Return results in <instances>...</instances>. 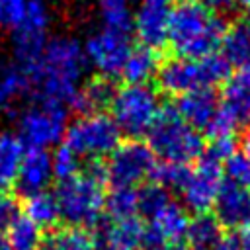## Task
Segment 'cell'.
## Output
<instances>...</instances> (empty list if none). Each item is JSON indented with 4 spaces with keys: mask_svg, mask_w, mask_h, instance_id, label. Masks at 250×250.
I'll return each mask as SVG.
<instances>
[{
    "mask_svg": "<svg viewBox=\"0 0 250 250\" xmlns=\"http://www.w3.org/2000/svg\"><path fill=\"white\" fill-rule=\"evenodd\" d=\"M230 74V64L223 55H209L203 59H182L174 57L160 64L156 80L162 92L170 96H184L201 88H213L225 82Z\"/></svg>",
    "mask_w": 250,
    "mask_h": 250,
    "instance_id": "5",
    "label": "cell"
},
{
    "mask_svg": "<svg viewBox=\"0 0 250 250\" xmlns=\"http://www.w3.org/2000/svg\"><path fill=\"white\" fill-rule=\"evenodd\" d=\"M23 152V143L16 133L0 131V191H8L16 184Z\"/></svg>",
    "mask_w": 250,
    "mask_h": 250,
    "instance_id": "23",
    "label": "cell"
},
{
    "mask_svg": "<svg viewBox=\"0 0 250 250\" xmlns=\"http://www.w3.org/2000/svg\"><path fill=\"white\" fill-rule=\"evenodd\" d=\"M111 221H123L137 217V189L135 188H113L109 195H105V207Z\"/></svg>",
    "mask_w": 250,
    "mask_h": 250,
    "instance_id": "29",
    "label": "cell"
},
{
    "mask_svg": "<svg viewBox=\"0 0 250 250\" xmlns=\"http://www.w3.org/2000/svg\"><path fill=\"white\" fill-rule=\"evenodd\" d=\"M197 2L203 4L211 12H225V10H230L236 4V0H197Z\"/></svg>",
    "mask_w": 250,
    "mask_h": 250,
    "instance_id": "39",
    "label": "cell"
},
{
    "mask_svg": "<svg viewBox=\"0 0 250 250\" xmlns=\"http://www.w3.org/2000/svg\"><path fill=\"white\" fill-rule=\"evenodd\" d=\"M0 250H12V248H10V244H8V240H6V236H4V234H0Z\"/></svg>",
    "mask_w": 250,
    "mask_h": 250,
    "instance_id": "41",
    "label": "cell"
},
{
    "mask_svg": "<svg viewBox=\"0 0 250 250\" xmlns=\"http://www.w3.org/2000/svg\"><path fill=\"white\" fill-rule=\"evenodd\" d=\"M6 240L12 250H41L43 234L37 225H33L25 215H18V219L6 229Z\"/></svg>",
    "mask_w": 250,
    "mask_h": 250,
    "instance_id": "27",
    "label": "cell"
},
{
    "mask_svg": "<svg viewBox=\"0 0 250 250\" xmlns=\"http://www.w3.org/2000/svg\"><path fill=\"white\" fill-rule=\"evenodd\" d=\"M145 234V225L137 219H123V221H107L100 225L94 238L96 250H141Z\"/></svg>",
    "mask_w": 250,
    "mask_h": 250,
    "instance_id": "15",
    "label": "cell"
},
{
    "mask_svg": "<svg viewBox=\"0 0 250 250\" xmlns=\"http://www.w3.org/2000/svg\"><path fill=\"white\" fill-rule=\"evenodd\" d=\"M51 162H53V176L59 182H64V180H68V178H72L80 172L82 158L72 148L62 145L51 154Z\"/></svg>",
    "mask_w": 250,
    "mask_h": 250,
    "instance_id": "32",
    "label": "cell"
},
{
    "mask_svg": "<svg viewBox=\"0 0 250 250\" xmlns=\"http://www.w3.org/2000/svg\"><path fill=\"white\" fill-rule=\"evenodd\" d=\"M225 176L230 184L242 186L250 189V162L242 152H234L225 160Z\"/></svg>",
    "mask_w": 250,
    "mask_h": 250,
    "instance_id": "33",
    "label": "cell"
},
{
    "mask_svg": "<svg viewBox=\"0 0 250 250\" xmlns=\"http://www.w3.org/2000/svg\"><path fill=\"white\" fill-rule=\"evenodd\" d=\"M41 250H96L92 234L84 229H62L53 232L47 240H43Z\"/></svg>",
    "mask_w": 250,
    "mask_h": 250,
    "instance_id": "28",
    "label": "cell"
},
{
    "mask_svg": "<svg viewBox=\"0 0 250 250\" xmlns=\"http://www.w3.org/2000/svg\"><path fill=\"white\" fill-rule=\"evenodd\" d=\"M121 143V131L104 111L82 113L72 123H68L64 133V145L72 148L80 158H102L109 156Z\"/></svg>",
    "mask_w": 250,
    "mask_h": 250,
    "instance_id": "7",
    "label": "cell"
},
{
    "mask_svg": "<svg viewBox=\"0 0 250 250\" xmlns=\"http://www.w3.org/2000/svg\"><path fill=\"white\" fill-rule=\"evenodd\" d=\"M223 168L221 162L211 158V156H201L195 160L191 168H188L178 191L182 195V201L188 209H191L195 215L197 213H207L217 197L219 191L225 184L223 180Z\"/></svg>",
    "mask_w": 250,
    "mask_h": 250,
    "instance_id": "10",
    "label": "cell"
},
{
    "mask_svg": "<svg viewBox=\"0 0 250 250\" xmlns=\"http://www.w3.org/2000/svg\"><path fill=\"white\" fill-rule=\"evenodd\" d=\"M213 209L215 219L221 223V227L236 230L242 229L250 223V189L225 182Z\"/></svg>",
    "mask_w": 250,
    "mask_h": 250,
    "instance_id": "16",
    "label": "cell"
},
{
    "mask_svg": "<svg viewBox=\"0 0 250 250\" xmlns=\"http://www.w3.org/2000/svg\"><path fill=\"white\" fill-rule=\"evenodd\" d=\"M53 178L55 176H53L51 152L41 148H27L23 152L18 180H16V186L20 188V191L25 195L45 191Z\"/></svg>",
    "mask_w": 250,
    "mask_h": 250,
    "instance_id": "17",
    "label": "cell"
},
{
    "mask_svg": "<svg viewBox=\"0 0 250 250\" xmlns=\"http://www.w3.org/2000/svg\"><path fill=\"white\" fill-rule=\"evenodd\" d=\"M47 8L41 0H29L23 18L14 27V53L18 64L29 74L47 47Z\"/></svg>",
    "mask_w": 250,
    "mask_h": 250,
    "instance_id": "11",
    "label": "cell"
},
{
    "mask_svg": "<svg viewBox=\"0 0 250 250\" xmlns=\"http://www.w3.org/2000/svg\"><path fill=\"white\" fill-rule=\"evenodd\" d=\"M86 66L88 61L84 49L72 39L59 37L47 41V47L37 66L29 72V78L39 92V100L68 107L82 86Z\"/></svg>",
    "mask_w": 250,
    "mask_h": 250,
    "instance_id": "1",
    "label": "cell"
},
{
    "mask_svg": "<svg viewBox=\"0 0 250 250\" xmlns=\"http://www.w3.org/2000/svg\"><path fill=\"white\" fill-rule=\"evenodd\" d=\"M234 250H250V223L238 229V232L232 236Z\"/></svg>",
    "mask_w": 250,
    "mask_h": 250,
    "instance_id": "38",
    "label": "cell"
},
{
    "mask_svg": "<svg viewBox=\"0 0 250 250\" xmlns=\"http://www.w3.org/2000/svg\"><path fill=\"white\" fill-rule=\"evenodd\" d=\"M129 33H119L113 29H102L94 33L84 47L86 61L100 72V76L111 78L121 74V68L131 53Z\"/></svg>",
    "mask_w": 250,
    "mask_h": 250,
    "instance_id": "12",
    "label": "cell"
},
{
    "mask_svg": "<svg viewBox=\"0 0 250 250\" xmlns=\"http://www.w3.org/2000/svg\"><path fill=\"white\" fill-rule=\"evenodd\" d=\"M162 250H189V248H186V246H182V244H170V246H166V248H162Z\"/></svg>",
    "mask_w": 250,
    "mask_h": 250,
    "instance_id": "42",
    "label": "cell"
},
{
    "mask_svg": "<svg viewBox=\"0 0 250 250\" xmlns=\"http://www.w3.org/2000/svg\"><path fill=\"white\" fill-rule=\"evenodd\" d=\"M100 8L105 29L129 33V29L133 27V16L127 0H102Z\"/></svg>",
    "mask_w": 250,
    "mask_h": 250,
    "instance_id": "30",
    "label": "cell"
},
{
    "mask_svg": "<svg viewBox=\"0 0 250 250\" xmlns=\"http://www.w3.org/2000/svg\"><path fill=\"white\" fill-rule=\"evenodd\" d=\"M221 55L230 64L250 68V21H236L227 27L221 41Z\"/></svg>",
    "mask_w": 250,
    "mask_h": 250,
    "instance_id": "20",
    "label": "cell"
},
{
    "mask_svg": "<svg viewBox=\"0 0 250 250\" xmlns=\"http://www.w3.org/2000/svg\"><path fill=\"white\" fill-rule=\"evenodd\" d=\"M104 182L105 170L100 162H94L86 172H78L76 176L59 182L55 197L61 209V219L76 229L98 225L105 207Z\"/></svg>",
    "mask_w": 250,
    "mask_h": 250,
    "instance_id": "3",
    "label": "cell"
},
{
    "mask_svg": "<svg viewBox=\"0 0 250 250\" xmlns=\"http://www.w3.org/2000/svg\"><path fill=\"white\" fill-rule=\"evenodd\" d=\"M111 119L121 133L131 137L148 135L152 129L162 104L148 84H125L115 90L111 100Z\"/></svg>",
    "mask_w": 250,
    "mask_h": 250,
    "instance_id": "6",
    "label": "cell"
},
{
    "mask_svg": "<svg viewBox=\"0 0 250 250\" xmlns=\"http://www.w3.org/2000/svg\"><path fill=\"white\" fill-rule=\"evenodd\" d=\"M29 90L31 78L20 64H0V111L16 105Z\"/></svg>",
    "mask_w": 250,
    "mask_h": 250,
    "instance_id": "25",
    "label": "cell"
},
{
    "mask_svg": "<svg viewBox=\"0 0 250 250\" xmlns=\"http://www.w3.org/2000/svg\"><path fill=\"white\" fill-rule=\"evenodd\" d=\"M219 104L238 127L250 119V68H240L227 76Z\"/></svg>",
    "mask_w": 250,
    "mask_h": 250,
    "instance_id": "19",
    "label": "cell"
},
{
    "mask_svg": "<svg viewBox=\"0 0 250 250\" xmlns=\"http://www.w3.org/2000/svg\"><path fill=\"white\" fill-rule=\"evenodd\" d=\"M189 217L186 209L174 201H170L164 209H160L154 217L148 219L145 227L141 250H162L170 244H180L186 238Z\"/></svg>",
    "mask_w": 250,
    "mask_h": 250,
    "instance_id": "14",
    "label": "cell"
},
{
    "mask_svg": "<svg viewBox=\"0 0 250 250\" xmlns=\"http://www.w3.org/2000/svg\"><path fill=\"white\" fill-rule=\"evenodd\" d=\"M236 2H238L244 10H248V12H250V0H236Z\"/></svg>",
    "mask_w": 250,
    "mask_h": 250,
    "instance_id": "43",
    "label": "cell"
},
{
    "mask_svg": "<svg viewBox=\"0 0 250 250\" xmlns=\"http://www.w3.org/2000/svg\"><path fill=\"white\" fill-rule=\"evenodd\" d=\"M188 168L186 166H180V164H172V162H156L154 166V172H152V180L156 184H160L162 188H180L184 176H186Z\"/></svg>",
    "mask_w": 250,
    "mask_h": 250,
    "instance_id": "34",
    "label": "cell"
},
{
    "mask_svg": "<svg viewBox=\"0 0 250 250\" xmlns=\"http://www.w3.org/2000/svg\"><path fill=\"white\" fill-rule=\"evenodd\" d=\"M113 94H115V86L111 84V80L105 76H96L80 86L72 102V107L78 109L80 113L104 111L107 105H111Z\"/></svg>",
    "mask_w": 250,
    "mask_h": 250,
    "instance_id": "22",
    "label": "cell"
},
{
    "mask_svg": "<svg viewBox=\"0 0 250 250\" xmlns=\"http://www.w3.org/2000/svg\"><path fill=\"white\" fill-rule=\"evenodd\" d=\"M29 0H0V25L16 27L23 18Z\"/></svg>",
    "mask_w": 250,
    "mask_h": 250,
    "instance_id": "35",
    "label": "cell"
},
{
    "mask_svg": "<svg viewBox=\"0 0 250 250\" xmlns=\"http://www.w3.org/2000/svg\"><path fill=\"white\" fill-rule=\"evenodd\" d=\"M23 215L33 225H37L41 230L49 229V227H55L61 221V209H59L55 193L45 189V191H39V193L25 195Z\"/></svg>",
    "mask_w": 250,
    "mask_h": 250,
    "instance_id": "26",
    "label": "cell"
},
{
    "mask_svg": "<svg viewBox=\"0 0 250 250\" xmlns=\"http://www.w3.org/2000/svg\"><path fill=\"white\" fill-rule=\"evenodd\" d=\"M186 238L195 250H221L227 236L223 234V227L215 215L197 213L188 223Z\"/></svg>",
    "mask_w": 250,
    "mask_h": 250,
    "instance_id": "21",
    "label": "cell"
},
{
    "mask_svg": "<svg viewBox=\"0 0 250 250\" xmlns=\"http://www.w3.org/2000/svg\"><path fill=\"white\" fill-rule=\"evenodd\" d=\"M172 10V0H139L133 18V29L143 47L160 51L168 45Z\"/></svg>",
    "mask_w": 250,
    "mask_h": 250,
    "instance_id": "13",
    "label": "cell"
},
{
    "mask_svg": "<svg viewBox=\"0 0 250 250\" xmlns=\"http://www.w3.org/2000/svg\"><path fill=\"white\" fill-rule=\"evenodd\" d=\"M236 143L234 135H223V137H211V143L207 145V156L223 162L234 154Z\"/></svg>",
    "mask_w": 250,
    "mask_h": 250,
    "instance_id": "36",
    "label": "cell"
},
{
    "mask_svg": "<svg viewBox=\"0 0 250 250\" xmlns=\"http://www.w3.org/2000/svg\"><path fill=\"white\" fill-rule=\"evenodd\" d=\"M18 203L8 191H0V229H8L18 219Z\"/></svg>",
    "mask_w": 250,
    "mask_h": 250,
    "instance_id": "37",
    "label": "cell"
},
{
    "mask_svg": "<svg viewBox=\"0 0 250 250\" xmlns=\"http://www.w3.org/2000/svg\"><path fill=\"white\" fill-rule=\"evenodd\" d=\"M150 150L156 158L162 162H172L180 166H188L189 162H195L203 156L205 145L193 127H189L176 111V107H164L160 109L152 129L148 131V143Z\"/></svg>",
    "mask_w": 250,
    "mask_h": 250,
    "instance_id": "4",
    "label": "cell"
},
{
    "mask_svg": "<svg viewBox=\"0 0 250 250\" xmlns=\"http://www.w3.org/2000/svg\"><path fill=\"white\" fill-rule=\"evenodd\" d=\"M242 154L248 158V162H250V131L244 135V141H242Z\"/></svg>",
    "mask_w": 250,
    "mask_h": 250,
    "instance_id": "40",
    "label": "cell"
},
{
    "mask_svg": "<svg viewBox=\"0 0 250 250\" xmlns=\"http://www.w3.org/2000/svg\"><path fill=\"white\" fill-rule=\"evenodd\" d=\"M158 68H160V62H158L156 51L139 45L131 49L121 68V76L127 84H148V80L156 76Z\"/></svg>",
    "mask_w": 250,
    "mask_h": 250,
    "instance_id": "24",
    "label": "cell"
},
{
    "mask_svg": "<svg viewBox=\"0 0 250 250\" xmlns=\"http://www.w3.org/2000/svg\"><path fill=\"white\" fill-rule=\"evenodd\" d=\"M66 127V105L39 100L21 111L18 119V137L27 148L47 150L64 139Z\"/></svg>",
    "mask_w": 250,
    "mask_h": 250,
    "instance_id": "8",
    "label": "cell"
},
{
    "mask_svg": "<svg viewBox=\"0 0 250 250\" xmlns=\"http://www.w3.org/2000/svg\"><path fill=\"white\" fill-rule=\"evenodd\" d=\"M227 31L225 21L197 0H182L174 6L168 29V45L182 59L213 55Z\"/></svg>",
    "mask_w": 250,
    "mask_h": 250,
    "instance_id": "2",
    "label": "cell"
},
{
    "mask_svg": "<svg viewBox=\"0 0 250 250\" xmlns=\"http://www.w3.org/2000/svg\"><path fill=\"white\" fill-rule=\"evenodd\" d=\"M178 115L195 131L205 129L213 123V119L217 117L221 104L219 98L215 96V92L211 88H201L189 94H184L178 98V104L174 105Z\"/></svg>",
    "mask_w": 250,
    "mask_h": 250,
    "instance_id": "18",
    "label": "cell"
},
{
    "mask_svg": "<svg viewBox=\"0 0 250 250\" xmlns=\"http://www.w3.org/2000/svg\"><path fill=\"white\" fill-rule=\"evenodd\" d=\"M170 191L166 188H162L160 184L152 182L143 186L141 189H137V205H139V213L145 215L146 219L154 217L160 209H164L170 203Z\"/></svg>",
    "mask_w": 250,
    "mask_h": 250,
    "instance_id": "31",
    "label": "cell"
},
{
    "mask_svg": "<svg viewBox=\"0 0 250 250\" xmlns=\"http://www.w3.org/2000/svg\"><path fill=\"white\" fill-rule=\"evenodd\" d=\"M156 166V156L150 146L143 141H127L119 143V146L109 154L104 164L105 180L113 184V188H135L152 176Z\"/></svg>",
    "mask_w": 250,
    "mask_h": 250,
    "instance_id": "9",
    "label": "cell"
}]
</instances>
